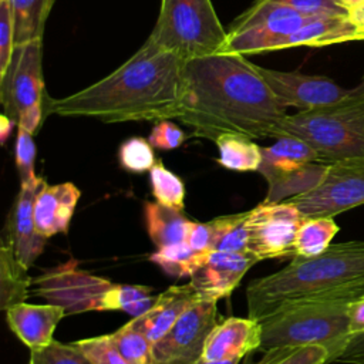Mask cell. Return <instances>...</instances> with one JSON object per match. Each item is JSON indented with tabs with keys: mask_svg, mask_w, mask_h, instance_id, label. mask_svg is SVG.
Here are the masks:
<instances>
[{
	"mask_svg": "<svg viewBox=\"0 0 364 364\" xmlns=\"http://www.w3.org/2000/svg\"><path fill=\"white\" fill-rule=\"evenodd\" d=\"M353 40H364V28L355 24L350 16H321L286 37L279 50L301 46L324 47Z\"/></svg>",
	"mask_w": 364,
	"mask_h": 364,
	"instance_id": "cell-21",
	"label": "cell"
},
{
	"mask_svg": "<svg viewBox=\"0 0 364 364\" xmlns=\"http://www.w3.org/2000/svg\"><path fill=\"white\" fill-rule=\"evenodd\" d=\"M348 333L350 336L364 333V296L353 300L348 306Z\"/></svg>",
	"mask_w": 364,
	"mask_h": 364,
	"instance_id": "cell-42",
	"label": "cell"
},
{
	"mask_svg": "<svg viewBox=\"0 0 364 364\" xmlns=\"http://www.w3.org/2000/svg\"><path fill=\"white\" fill-rule=\"evenodd\" d=\"M304 216L289 200L262 202L247 215V252L257 260L294 257V240Z\"/></svg>",
	"mask_w": 364,
	"mask_h": 364,
	"instance_id": "cell-11",
	"label": "cell"
},
{
	"mask_svg": "<svg viewBox=\"0 0 364 364\" xmlns=\"http://www.w3.org/2000/svg\"><path fill=\"white\" fill-rule=\"evenodd\" d=\"M314 17L316 16L299 14L290 18L257 26L240 33L228 31V40L220 53L249 55V54H259L263 51L279 50L280 43L286 37L297 31L300 27L307 24Z\"/></svg>",
	"mask_w": 364,
	"mask_h": 364,
	"instance_id": "cell-20",
	"label": "cell"
},
{
	"mask_svg": "<svg viewBox=\"0 0 364 364\" xmlns=\"http://www.w3.org/2000/svg\"><path fill=\"white\" fill-rule=\"evenodd\" d=\"M17 125L16 121H13L10 117H7L4 112L0 117V138H1V144L6 142V139L9 138V135L11 134L13 127Z\"/></svg>",
	"mask_w": 364,
	"mask_h": 364,
	"instance_id": "cell-43",
	"label": "cell"
},
{
	"mask_svg": "<svg viewBox=\"0 0 364 364\" xmlns=\"http://www.w3.org/2000/svg\"><path fill=\"white\" fill-rule=\"evenodd\" d=\"M350 17H351V20H353L355 24H358L360 27L364 28V1H363V4H361L355 11H353V13L350 14Z\"/></svg>",
	"mask_w": 364,
	"mask_h": 364,
	"instance_id": "cell-45",
	"label": "cell"
},
{
	"mask_svg": "<svg viewBox=\"0 0 364 364\" xmlns=\"http://www.w3.org/2000/svg\"><path fill=\"white\" fill-rule=\"evenodd\" d=\"M364 0H336V3L343 7L346 11H348V14H351L353 11H355Z\"/></svg>",
	"mask_w": 364,
	"mask_h": 364,
	"instance_id": "cell-44",
	"label": "cell"
},
{
	"mask_svg": "<svg viewBox=\"0 0 364 364\" xmlns=\"http://www.w3.org/2000/svg\"><path fill=\"white\" fill-rule=\"evenodd\" d=\"M118 161L122 169L134 173L146 172L156 162L154 146L142 136H131L125 139L119 145Z\"/></svg>",
	"mask_w": 364,
	"mask_h": 364,
	"instance_id": "cell-33",
	"label": "cell"
},
{
	"mask_svg": "<svg viewBox=\"0 0 364 364\" xmlns=\"http://www.w3.org/2000/svg\"><path fill=\"white\" fill-rule=\"evenodd\" d=\"M81 191L73 182L44 185L34 200V223L40 235L51 237L67 233Z\"/></svg>",
	"mask_w": 364,
	"mask_h": 364,
	"instance_id": "cell-19",
	"label": "cell"
},
{
	"mask_svg": "<svg viewBox=\"0 0 364 364\" xmlns=\"http://www.w3.org/2000/svg\"><path fill=\"white\" fill-rule=\"evenodd\" d=\"M144 216L148 236L158 249L185 242L189 220L181 210L159 202H145Z\"/></svg>",
	"mask_w": 364,
	"mask_h": 364,
	"instance_id": "cell-23",
	"label": "cell"
},
{
	"mask_svg": "<svg viewBox=\"0 0 364 364\" xmlns=\"http://www.w3.org/2000/svg\"><path fill=\"white\" fill-rule=\"evenodd\" d=\"M198 291L191 283L171 286L155 299L152 307L144 314L134 317L128 324L142 333L151 344L165 336L178 318L198 300Z\"/></svg>",
	"mask_w": 364,
	"mask_h": 364,
	"instance_id": "cell-17",
	"label": "cell"
},
{
	"mask_svg": "<svg viewBox=\"0 0 364 364\" xmlns=\"http://www.w3.org/2000/svg\"><path fill=\"white\" fill-rule=\"evenodd\" d=\"M33 293L50 304L64 309L65 314L121 310L132 317L148 311L155 303L151 287L119 284L81 270L77 260L57 264L31 282Z\"/></svg>",
	"mask_w": 364,
	"mask_h": 364,
	"instance_id": "cell-5",
	"label": "cell"
},
{
	"mask_svg": "<svg viewBox=\"0 0 364 364\" xmlns=\"http://www.w3.org/2000/svg\"><path fill=\"white\" fill-rule=\"evenodd\" d=\"M112 344L128 364H154L152 344L128 323L109 334Z\"/></svg>",
	"mask_w": 364,
	"mask_h": 364,
	"instance_id": "cell-31",
	"label": "cell"
},
{
	"mask_svg": "<svg viewBox=\"0 0 364 364\" xmlns=\"http://www.w3.org/2000/svg\"><path fill=\"white\" fill-rule=\"evenodd\" d=\"M286 115L246 55L216 53L183 61L178 119L192 135L213 142L223 134L274 138Z\"/></svg>",
	"mask_w": 364,
	"mask_h": 364,
	"instance_id": "cell-1",
	"label": "cell"
},
{
	"mask_svg": "<svg viewBox=\"0 0 364 364\" xmlns=\"http://www.w3.org/2000/svg\"><path fill=\"white\" fill-rule=\"evenodd\" d=\"M360 84H363V85H364V77H363V81H361V82H360Z\"/></svg>",
	"mask_w": 364,
	"mask_h": 364,
	"instance_id": "cell-47",
	"label": "cell"
},
{
	"mask_svg": "<svg viewBox=\"0 0 364 364\" xmlns=\"http://www.w3.org/2000/svg\"><path fill=\"white\" fill-rule=\"evenodd\" d=\"M306 16H350L336 0H273Z\"/></svg>",
	"mask_w": 364,
	"mask_h": 364,
	"instance_id": "cell-39",
	"label": "cell"
},
{
	"mask_svg": "<svg viewBox=\"0 0 364 364\" xmlns=\"http://www.w3.org/2000/svg\"><path fill=\"white\" fill-rule=\"evenodd\" d=\"M185 138V132L176 124H173L171 119H161L152 127L148 141L154 148L169 151L181 146Z\"/></svg>",
	"mask_w": 364,
	"mask_h": 364,
	"instance_id": "cell-38",
	"label": "cell"
},
{
	"mask_svg": "<svg viewBox=\"0 0 364 364\" xmlns=\"http://www.w3.org/2000/svg\"><path fill=\"white\" fill-rule=\"evenodd\" d=\"M27 270L17 259L10 239L3 236L0 245V307L3 311L26 301L33 282Z\"/></svg>",
	"mask_w": 364,
	"mask_h": 364,
	"instance_id": "cell-22",
	"label": "cell"
},
{
	"mask_svg": "<svg viewBox=\"0 0 364 364\" xmlns=\"http://www.w3.org/2000/svg\"><path fill=\"white\" fill-rule=\"evenodd\" d=\"M340 226L333 216L304 218L294 240V256L313 257L326 252L338 233Z\"/></svg>",
	"mask_w": 364,
	"mask_h": 364,
	"instance_id": "cell-26",
	"label": "cell"
},
{
	"mask_svg": "<svg viewBox=\"0 0 364 364\" xmlns=\"http://www.w3.org/2000/svg\"><path fill=\"white\" fill-rule=\"evenodd\" d=\"M364 296V287L300 299L282 304L260 318V350L277 347L324 346L338 357L350 338L348 306Z\"/></svg>",
	"mask_w": 364,
	"mask_h": 364,
	"instance_id": "cell-4",
	"label": "cell"
},
{
	"mask_svg": "<svg viewBox=\"0 0 364 364\" xmlns=\"http://www.w3.org/2000/svg\"><path fill=\"white\" fill-rule=\"evenodd\" d=\"M55 0H10L14 18V44L43 40L46 21Z\"/></svg>",
	"mask_w": 364,
	"mask_h": 364,
	"instance_id": "cell-24",
	"label": "cell"
},
{
	"mask_svg": "<svg viewBox=\"0 0 364 364\" xmlns=\"http://www.w3.org/2000/svg\"><path fill=\"white\" fill-rule=\"evenodd\" d=\"M183 61L149 40L102 80L71 95L48 98L47 112L102 122L178 118Z\"/></svg>",
	"mask_w": 364,
	"mask_h": 364,
	"instance_id": "cell-2",
	"label": "cell"
},
{
	"mask_svg": "<svg viewBox=\"0 0 364 364\" xmlns=\"http://www.w3.org/2000/svg\"><path fill=\"white\" fill-rule=\"evenodd\" d=\"M364 287V240L331 243L313 257H291L290 263L247 284L250 318L260 320L289 301Z\"/></svg>",
	"mask_w": 364,
	"mask_h": 364,
	"instance_id": "cell-3",
	"label": "cell"
},
{
	"mask_svg": "<svg viewBox=\"0 0 364 364\" xmlns=\"http://www.w3.org/2000/svg\"><path fill=\"white\" fill-rule=\"evenodd\" d=\"M276 98L286 108L300 111L334 105L348 98L354 88L346 90L324 75H307L300 71H279L256 65Z\"/></svg>",
	"mask_w": 364,
	"mask_h": 364,
	"instance_id": "cell-13",
	"label": "cell"
},
{
	"mask_svg": "<svg viewBox=\"0 0 364 364\" xmlns=\"http://www.w3.org/2000/svg\"><path fill=\"white\" fill-rule=\"evenodd\" d=\"M239 358H235V360H228V361H216V363H209V361H199L198 364H239Z\"/></svg>",
	"mask_w": 364,
	"mask_h": 364,
	"instance_id": "cell-46",
	"label": "cell"
},
{
	"mask_svg": "<svg viewBox=\"0 0 364 364\" xmlns=\"http://www.w3.org/2000/svg\"><path fill=\"white\" fill-rule=\"evenodd\" d=\"M304 218L336 216L364 205V158L328 164L323 181L311 191L289 199Z\"/></svg>",
	"mask_w": 364,
	"mask_h": 364,
	"instance_id": "cell-10",
	"label": "cell"
},
{
	"mask_svg": "<svg viewBox=\"0 0 364 364\" xmlns=\"http://www.w3.org/2000/svg\"><path fill=\"white\" fill-rule=\"evenodd\" d=\"M328 164L318 161L317 152L303 139L291 135L276 138L262 148L259 172L267 182L263 202L289 200L316 188L324 178Z\"/></svg>",
	"mask_w": 364,
	"mask_h": 364,
	"instance_id": "cell-8",
	"label": "cell"
},
{
	"mask_svg": "<svg viewBox=\"0 0 364 364\" xmlns=\"http://www.w3.org/2000/svg\"><path fill=\"white\" fill-rule=\"evenodd\" d=\"M14 44V18L10 0H0V75L7 70Z\"/></svg>",
	"mask_w": 364,
	"mask_h": 364,
	"instance_id": "cell-37",
	"label": "cell"
},
{
	"mask_svg": "<svg viewBox=\"0 0 364 364\" xmlns=\"http://www.w3.org/2000/svg\"><path fill=\"white\" fill-rule=\"evenodd\" d=\"M185 242L199 253H209L212 250V233L208 222H192L188 223Z\"/></svg>",
	"mask_w": 364,
	"mask_h": 364,
	"instance_id": "cell-40",
	"label": "cell"
},
{
	"mask_svg": "<svg viewBox=\"0 0 364 364\" xmlns=\"http://www.w3.org/2000/svg\"><path fill=\"white\" fill-rule=\"evenodd\" d=\"M219 156L218 162L226 169L237 172L257 171L262 162V146L252 138L237 134H223L215 141Z\"/></svg>",
	"mask_w": 364,
	"mask_h": 364,
	"instance_id": "cell-25",
	"label": "cell"
},
{
	"mask_svg": "<svg viewBox=\"0 0 364 364\" xmlns=\"http://www.w3.org/2000/svg\"><path fill=\"white\" fill-rule=\"evenodd\" d=\"M63 307L55 304H14L6 310L9 328L30 350L44 347L54 338L57 324L65 317Z\"/></svg>",
	"mask_w": 364,
	"mask_h": 364,
	"instance_id": "cell-18",
	"label": "cell"
},
{
	"mask_svg": "<svg viewBox=\"0 0 364 364\" xmlns=\"http://www.w3.org/2000/svg\"><path fill=\"white\" fill-rule=\"evenodd\" d=\"M43 40L17 46L7 70L0 75V102L17 127L33 135L44 117Z\"/></svg>",
	"mask_w": 364,
	"mask_h": 364,
	"instance_id": "cell-9",
	"label": "cell"
},
{
	"mask_svg": "<svg viewBox=\"0 0 364 364\" xmlns=\"http://www.w3.org/2000/svg\"><path fill=\"white\" fill-rule=\"evenodd\" d=\"M208 253H199L193 250L186 242L173 243L159 247L149 256V260L158 264L168 276L175 279L183 276H192V273L202 264Z\"/></svg>",
	"mask_w": 364,
	"mask_h": 364,
	"instance_id": "cell-28",
	"label": "cell"
},
{
	"mask_svg": "<svg viewBox=\"0 0 364 364\" xmlns=\"http://www.w3.org/2000/svg\"><path fill=\"white\" fill-rule=\"evenodd\" d=\"M336 361L344 364H364V333L350 336Z\"/></svg>",
	"mask_w": 364,
	"mask_h": 364,
	"instance_id": "cell-41",
	"label": "cell"
},
{
	"mask_svg": "<svg viewBox=\"0 0 364 364\" xmlns=\"http://www.w3.org/2000/svg\"><path fill=\"white\" fill-rule=\"evenodd\" d=\"M262 346V326L259 320L229 317L219 321L205 343L202 360L209 363L243 358Z\"/></svg>",
	"mask_w": 364,
	"mask_h": 364,
	"instance_id": "cell-16",
	"label": "cell"
},
{
	"mask_svg": "<svg viewBox=\"0 0 364 364\" xmlns=\"http://www.w3.org/2000/svg\"><path fill=\"white\" fill-rule=\"evenodd\" d=\"M14 159H16V168L20 176V185L28 183L37 179V175L34 172L36 144L33 139V134L20 127H17Z\"/></svg>",
	"mask_w": 364,
	"mask_h": 364,
	"instance_id": "cell-35",
	"label": "cell"
},
{
	"mask_svg": "<svg viewBox=\"0 0 364 364\" xmlns=\"http://www.w3.org/2000/svg\"><path fill=\"white\" fill-rule=\"evenodd\" d=\"M222 321L216 301L198 299L172 326L152 344L154 364H198L208 336Z\"/></svg>",
	"mask_w": 364,
	"mask_h": 364,
	"instance_id": "cell-12",
	"label": "cell"
},
{
	"mask_svg": "<svg viewBox=\"0 0 364 364\" xmlns=\"http://www.w3.org/2000/svg\"><path fill=\"white\" fill-rule=\"evenodd\" d=\"M28 364H94L77 343L64 344L53 340L50 344L30 350Z\"/></svg>",
	"mask_w": 364,
	"mask_h": 364,
	"instance_id": "cell-34",
	"label": "cell"
},
{
	"mask_svg": "<svg viewBox=\"0 0 364 364\" xmlns=\"http://www.w3.org/2000/svg\"><path fill=\"white\" fill-rule=\"evenodd\" d=\"M247 215L249 210L218 216L208 222L212 233V250L247 252Z\"/></svg>",
	"mask_w": 364,
	"mask_h": 364,
	"instance_id": "cell-27",
	"label": "cell"
},
{
	"mask_svg": "<svg viewBox=\"0 0 364 364\" xmlns=\"http://www.w3.org/2000/svg\"><path fill=\"white\" fill-rule=\"evenodd\" d=\"M146 40L188 61L220 53L228 31L210 0H161L155 27Z\"/></svg>",
	"mask_w": 364,
	"mask_h": 364,
	"instance_id": "cell-7",
	"label": "cell"
},
{
	"mask_svg": "<svg viewBox=\"0 0 364 364\" xmlns=\"http://www.w3.org/2000/svg\"><path fill=\"white\" fill-rule=\"evenodd\" d=\"M301 13L280 4L273 0H257L249 10H246L236 21L233 23L229 33H240L257 26L269 24L272 21L290 18Z\"/></svg>",
	"mask_w": 364,
	"mask_h": 364,
	"instance_id": "cell-32",
	"label": "cell"
},
{
	"mask_svg": "<svg viewBox=\"0 0 364 364\" xmlns=\"http://www.w3.org/2000/svg\"><path fill=\"white\" fill-rule=\"evenodd\" d=\"M333 363V353L324 346L277 347L266 350L264 355L246 364H328Z\"/></svg>",
	"mask_w": 364,
	"mask_h": 364,
	"instance_id": "cell-30",
	"label": "cell"
},
{
	"mask_svg": "<svg viewBox=\"0 0 364 364\" xmlns=\"http://www.w3.org/2000/svg\"><path fill=\"white\" fill-rule=\"evenodd\" d=\"M47 182L37 176L33 182L21 183L7 219V237L21 264L30 269L46 247L47 237L38 233L34 223V200Z\"/></svg>",
	"mask_w": 364,
	"mask_h": 364,
	"instance_id": "cell-15",
	"label": "cell"
},
{
	"mask_svg": "<svg viewBox=\"0 0 364 364\" xmlns=\"http://www.w3.org/2000/svg\"><path fill=\"white\" fill-rule=\"evenodd\" d=\"M94 364H128L111 341L109 334L75 341Z\"/></svg>",
	"mask_w": 364,
	"mask_h": 364,
	"instance_id": "cell-36",
	"label": "cell"
},
{
	"mask_svg": "<svg viewBox=\"0 0 364 364\" xmlns=\"http://www.w3.org/2000/svg\"><path fill=\"white\" fill-rule=\"evenodd\" d=\"M256 262L250 253L210 250L202 264L192 273L189 283L200 299L218 303L239 286Z\"/></svg>",
	"mask_w": 364,
	"mask_h": 364,
	"instance_id": "cell-14",
	"label": "cell"
},
{
	"mask_svg": "<svg viewBox=\"0 0 364 364\" xmlns=\"http://www.w3.org/2000/svg\"><path fill=\"white\" fill-rule=\"evenodd\" d=\"M283 135L307 142L323 164L364 158V85L334 105L287 114L274 138Z\"/></svg>",
	"mask_w": 364,
	"mask_h": 364,
	"instance_id": "cell-6",
	"label": "cell"
},
{
	"mask_svg": "<svg viewBox=\"0 0 364 364\" xmlns=\"http://www.w3.org/2000/svg\"><path fill=\"white\" fill-rule=\"evenodd\" d=\"M151 191L156 202L173 208L176 210H183L185 208V185L182 179L169 171L162 161H156L149 169Z\"/></svg>",
	"mask_w": 364,
	"mask_h": 364,
	"instance_id": "cell-29",
	"label": "cell"
}]
</instances>
